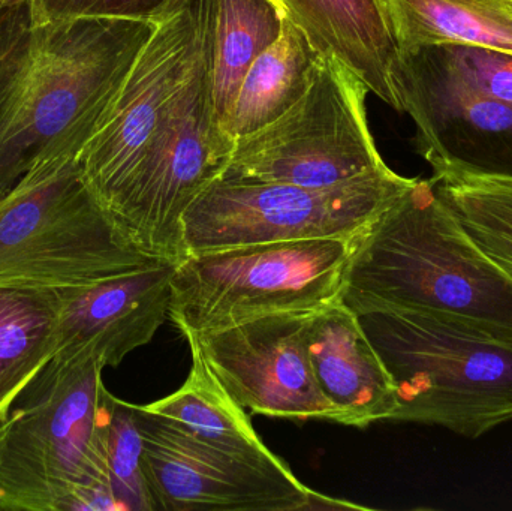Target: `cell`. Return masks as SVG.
<instances>
[{
  "label": "cell",
  "instance_id": "1",
  "mask_svg": "<svg viewBox=\"0 0 512 511\" xmlns=\"http://www.w3.org/2000/svg\"><path fill=\"white\" fill-rule=\"evenodd\" d=\"M156 26L120 17L32 23L0 63V192L36 165L80 156Z\"/></svg>",
  "mask_w": 512,
  "mask_h": 511
},
{
  "label": "cell",
  "instance_id": "2",
  "mask_svg": "<svg viewBox=\"0 0 512 511\" xmlns=\"http://www.w3.org/2000/svg\"><path fill=\"white\" fill-rule=\"evenodd\" d=\"M340 302L357 315L423 312L512 336V276L472 239L433 177L415 179L355 240Z\"/></svg>",
  "mask_w": 512,
  "mask_h": 511
},
{
  "label": "cell",
  "instance_id": "3",
  "mask_svg": "<svg viewBox=\"0 0 512 511\" xmlns=\"http://www.w3.org/2000/svg\"><path fill=\"white\" fill-rule=\"evenodd\" d=\"M105 366L54 356L0 423V510L120 511L108 473Z\"/></svg>",
  "mask_w": 512,
  "mask_h": 511
},
{
  "label": "cell",
  "instance_id": "4",
  "mask_svg": "<svg viewBox=\"0 0 512 511\" xmlns=\"http://www.w3.org/2000/svg\"><path fill=\"white\" fill-rule=\"evenodd\" d=\"M396 387L393 422L480 438L512 420V336L423 312L357 315Z\"/></svg>",
  "mask_w": 512,
  "mask_h": 511
},
{
  "label": "cell",
  "instance_id": "5",
  "mask_svg": "<svg viewBox=\"0 0 512 511\" xmlns=\"http://www.w3.org/2000/svg\"><path fill=\"white\" fill-rule=\"evenodd\" d=\"M159 263L99 203L78 158L36 165L0 192V290L84 287Z\"/></svg>",
  "mask_w": 512,
  "mask_h": 511
},
{
  "label": "cell",
  "instance_id": "6",
  "mask_svg": "<svg viewBox=\"0 0 512 511\" xmlns=\"http://www.w3.org/2000/svg\"><path fill=\"white\" fill-rule=\"evenodd\" d=\"M357 239L288 240L188 255L174 269L168 318L188 338L277 312L324 308L340 300Z\"/></svg>",
  "mask_w": 512,
  "mask_h": 511
},
{
  "label": "cell",
  "instance_id": "7",
  "mask_svg": "<svg viewBox=\"0 0 512 511\" xmlns=\"http://www.w3.org/2000/svg\"><path fill=\"white\" fill-rule=\"evenodd\" d=\"M213 23L146 158L110 209L111 218L141 252L170 263L185 258L186 210L221 179L234 150L215 119Z\"/></svg>",
  "mask_w": 512,
  "mask_h": 511
},
{
  "label": "cell",
  "instance_id": "8",
  "mask_svg": "<svg viewBox=\"0 0 512 511\" xmlns=\"http://www.w3.org/2000/svg\"><path fill=\"white\" fill-rule=\"evenodd\" d=\"M415 179L390 167L327 188L218 179L182 222L185 257L301 239H357Z\"/></svg>",
  "mask_w": 512,
  "mask_h": 511
},
{
  "label": "cell",
  "instance_id": "9",
  "mask_svg": "<svg viewBox=\"0 0 512 511\" xmlns=\"http://www.w3.org/2000/svg\"><path fill=\"white\" fill-rule=\"evenodd\" d=\"M367 93L351 69L322 57L297 104L236 141L221 179L327 188L385 170L367 123Z\"/></svg>",
  "mask_w": 512,
  "mask_h": 511
},
{
  "label": "cell",
  "instance_id": "10",
  "mask_svg": "<svg viewBox=\"0 0 512 511\" xmlns=\"http://www.w3.org/2000/svg\"><path fill=\"white\" fill-rule=\"evenodd\" d=\"M213 17L215 0L170 3L98 131L78 156L90 189L108 213L164 125Z\"/></svg>",
  "mask_w": 512,
  "mask_h": 511
},
{
  "label": "cell",
  "instance_id": "11",
  "mask_svg": "<svg viewBox=\"0 0 512 511\" xmlns=\"http://www.w3.org/2000/svg\"><path fill=\"white\" fill-rule=\"evenodd\" d=\"M143 470L156 511L309 510L313 491L282 461L216 449L137 405Z\"/></svg>",
  "mask_w": 512,
  "mask_h": 511
},
{
  "label": "cell",
  "instance_id": "12",
  "mask_svg": "<svg viewBox=\"0 0 512 511\" xmlns=\"http://www.w3.org/2000/svg\"><path fill=\"white\" fill-rule=\"evenodd\" d=\"M393 83L417 126L415 146L445 171L512 179V102L481 92L439 65L426 47L399 50Z\"/></svg>",
  "mask_w": 512,
  "mask_h": 511
},
{
  "label": "cell",
  "instance_id": "13",
  "mask_svg": "<svg viewBox=\"0 0 512 511\" xmlns=\"http://www.w3.org/2000/svg\"><path fill=\"white\" fill-rule=\"evenodd\" d=\"M312 312H277L186 341L197 344L210 371L245 410L340 425L310 365L307 324Z\"/></svg>",
  "mask_w": 512,
  "mask_h": 511
},
{
  "label": "cell",
  "instance_id": "14",
  "mask_svg": "<svg viewBox=\"0 0 512 511\" xmlns=\"http://www.w3.org/2000/svg\"><path fill=\"white\" fill-rule=\"evenodd\" d=\"M177 263L155 264L84 287L63 288L54 324V356H90L119 366L152 342L168 317Z\"/></svg>",
  "mask_w": 512,
  "mask_h": 511
},
{
  "label": "cell",
  "instance_id": "15",
  "mask_svg": "<svg viewBox=\"0 0 512 511\" xmlns=\"http://www.w3.org/2000/svg\"><path fill=\"white\" fill-rule=\"evenodd\" d=\"M307 350L316 384L339 413L340 425L366 429L393 422L399 404L390 372L357 314L340 300L310 314Z\"/></svg>",
  "mask_w": 512,
  "mask_h": 511
},
{
  "label": "cell",
  "instance_id": "16",
  "mask_svg": "<svg viewBox=\"0 0 512 511\" xmlns=\"http://www.w3.org/2000/svg\"><path fill=\"white\" fill-rule=\"evenodd\" d=\"M324 57L351 69L369 92L402 111L393 83L399 47L381 0H277Z\"/></svg>",
  "mask_w": 512,
  "mask_h": 511
},
{
  "label": "cell",
  "instance_id": "17",
  "mask_svg": "<svg viewBox=\"0 0 512 511\" xmlns=\"http://www.w3.org/2000/svg\"><path fill=\"white\" fill-rule=\"evenodd\" d=\"M188 344L192 363L183 386L167 398L141 407L216 449L261 461L279 459L262 443L245 408L210 371L197 344Z\"/></svg>",
  "mask_w": 512,
  "mask_h": 511
},
{
  "label": "cell",
  "instance_id": "18",
  "mask_svg": "<svg viewBox=\"0 0 512 511\" xmlns=\"http://www.w3.org/2000/svg\"><path fill=\"white\" fill-rule=\"evenodd\" d=\"M322 54L285 17L279 39L252 63L240 86L225 134L237 140L276 122L312 84Z\"/></svg>",
  "mask_w": 512,
  "mask_h": 511
},
{
  "label": "cell",
  "instance_id": "19",
  "mask_svg": "<svg viewBox=\"0 0 512 511\" xmlns=\"http://www.w3.org/2000/svg\"><path fill=\"white\" fill-rule=\"evenodd\" d=\"M399 50L468 44L512 54V0H381Z\"/></svg>",
  "mask_w": 512,
  "mask_h": 511
},
{
  "label": "cell",
  "instance_id": "20",
  "mask_svg": "<svg viewBox=\"0 0 512 511\" xmlns=\"http://www.w3.org/2000/svg\"><path fill=\"white\" fill-rule=\"evenodd\" d=\"M285 17L276 0H216L213 104L216 123L224 134L249 68L259 54L279 39Z\"/></svg>",
  "mask_w": 512,
  "mask_h": 511
},
{
  "label": "cell",
  "instance_id": "21",
  "mask_svg": "<svg viewBox=\"0 0 512 511\" xmlns=\"http://www.w3.org/2000/svg\"><path fill=\"white\" fill-rule=\"evenodd\" d=\"M57 291L0 290V423L54 357Z\"/></svg>",
  "mask_w": 512,
  "mask_h": 511
},
{
  "label": "cell",
  "instance_id": "22",
  "mask_svg": "<svg viewBox=\"0 0 512 511\" xmlns=\"http://www.w3.org/2000/svg\"><path fill=\"white\" fill-rule=\"evenodd\" d=\"M433 179L472 239L512 276V179L459 171Z\"/></svg>",
  "mask_w": 512,
  "mask_h": 511
},
{
  "label": "cell",
  "instance_id": "23",
  "mask_svg": "<svg viewBox=\"0 0 512 511\" xmlns=\"http://www.w3.org/2000/svg\"><path fill=\"white\" fill-rule=\"evenodd\" d=\"M108 473L120 511H156L143 470L137 405L108 392Z\"/></svg>",
  "mask_w": 512,
  "mask_h": 511
},
{
  "label": "cell",
  "instance_id": "24",
  "mask_svg": "<svg viewBox=\"0 0 512 511\" xmlns=\"http://www.w3.org/2000/svg\"><path fill=\"white\" fill-rule=\"evenodd\" d=\"M173 0H36L33 23L78 17L146 18L158 21Z\"/></svg>",
  "mask_w": 512,
  "mask_h": 511
},
{
  "label": "cell",
  "instance_id": "25",
  "mask_svg": "<svg viewBox=\"0 0 512 511\" xmlns=\"http://www.w3.org/2000/svg\"><path fill=\"white\" fill-rule=\"evenodd\" d=\"M32 23V8L0 12V63L23 41Z\"/></svg>",
  "mask_w": 512,
  "mask_h": 511
},
{
  "label": "cell",
  "instance_id": "26",
  "mask_svg": "<svg viewBox=\"0 0 512 511\" xmlns=\"http://www.w3.org/2000/svg\"><path fill=\"white\" fill-rule=\"evenodd\" d=\"M36 0H0V12L12 11V9L32 8Z\"/></svg>",
  "mask_w": 512,
  "mask_h": 511
},
{
  "label": "cell",
  "instance_id": "27",
  "mask_svg": "<svg viewBox=\"0 0 512 511\" xmlns=\"http://www.w3.org/2000/svg\"><path fill=\"white\" fill-rule=\"evenodd\" d=\"M276 2H277V0H276Z\"/></svg>",
  "mask_w": 512,
  "mask_h": 511
}]
</instances>
